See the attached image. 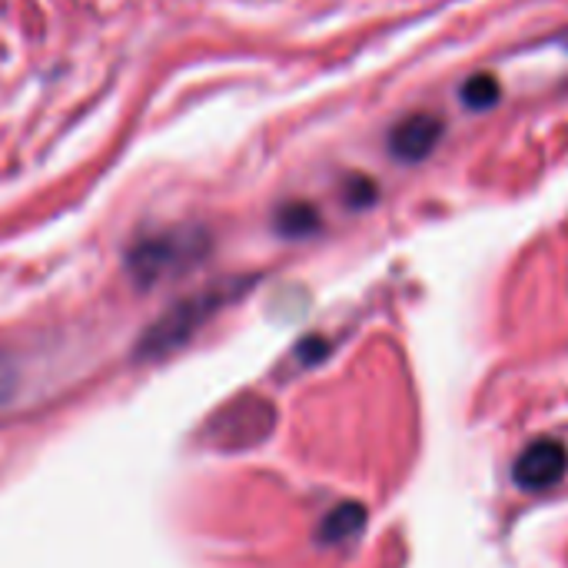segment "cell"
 <instances>
[{
	"label": "cell",
	"instance_id": "obj_3",
	"mask_svg": "<svg viewBox=\"0 0 568 568\" xmlns=\"http://www.w3.org/2000/svg\"><path fill=\"white\" fill-rule=\"evenodd\" d=\"M270 429H273V406L256 396H243V399L223 406L210 419L206 439L216 449H250L260 439H266Z\"/></svg>",
	"mask_w": 568,
	"mask_h": 568
},
{
	"label": "cell",
	"instance_id": "obj_7",
	"mask_svg": "<svg viewBox=\"0 0 568 568\" xmlns=\"http://www.w3.org/2000/svg\"><path fill=\"white\" fill-rule=\"evenodd\" d=\"M496 97H499V83H496L489 73H479V77H473V80L463 87V100H466L469 106H476V110L496 103Z\"/></svg>",
	"mask_w": 568,
	"mask_h": 568
},
{
	"label": "cell",
	"instance_id": "obj_4",
	"mask_svg": "<svg viewBox=\"0 0 568 568\" xmlns=\"http://www.w3.org/2000/svg\"><path fill=\"white\" fill-rule=\"evenodd\" d=\"M439 120L436 116H429V113H413V116H406L403 123H396V130H393V153L399 156V160H423L433 146H436V140H439Z\"/></svg>",
	"mask_w": 568,
	"mask_h": 568
},
{
	"label": "cell",
	"instance_id": "obj_6",
	"mask_svg": "<svg viewBox=\"0 0 568 568\" xmlns=\"http://www.w3.org/2000/svg\"><path fill=\"white\" fill-rule=\"evenodd\" d=\"M276 226H280L283 233H293V236H296V233H306V230L316 226V213H313V206H306V203H290V206L280 210Z\"/></svg>",
	"mask_w": 568,
	"mask_h": 568
},
{
	"label": "cell",
	"instance_id": "obj_5",
	"mask_svg": "<svg viewBox=\"0 0 568 568\" xmlns=\"http://www.w3.org/2000/svg\"><path fill=\"white\" fill-rule=\"evenodd\" d=\"M566 469V456L556 446H536L532 453L523 456L519 463V479L526 486H549L559 479V473Z\"/></svg>",
	"mask_w": 568,
	"mask_h": 568
},
{
	"label": "cell",
	"instance_id": "obj_8",
	"mask_svg": "<svg viewBox=\"0 0 568 568\" xmlns=\"http://www.w3.org/2000/svg\"><path fill=\"white\" fill-rule=\"evenodd\" d=\"M17 393H20V366L0 353V413L17 399Z\"/></svg>",
	"mask_w": 568,
	"mask_h": 568
},
{
	"label": "cell",
	"instance_id": "obj_1",
	"mask_svg": "<svg viewBox=\"0 0 568 568\" xmlns=\"http://www.w3.org/2000/svg\"><path fill=\"white\" fill-rule=\"evenodd\" d=\"M243 293V286L236 280H223V283H213L186 300H180L176 306H170L140 339V359H160V356H170L176 353L180 346H186L226 303H233L236 296Z\"/></svg>",
	"mask_w": 568,
	"mask_h": 568
},
{
	"label": "cell",
	"instance_id": "obj_2",
	"mask_svg": "<svg viewBox=\"0 0 568 568\" xmlns=\"http://www.w3.org/2000/svg\"><path fill=\"white\" fill-rule=\"evenodd\" d=\"M210 253V233L203 226H170L136 240L126 253V270L140 286H153L176 273L193 270Z\"/></svg>",
	"mask_w": 568,
	"mask_h": 568
}]
</instances>
